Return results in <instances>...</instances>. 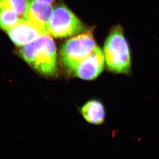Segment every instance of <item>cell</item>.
I'll use <instances>...</instances> for the list:
<instances>
[{
	"label": "cell",
	"instance_id": "6da1fadb",
	"mask_svg": "<svg viewBox=\"0 0 159 159\" xmlns=\"http://www.w3.org/2000/svg\"><path fill=\"white\" fill-rule=\"evenodd\" d=\"M20 54L30 66L39 73L47 75H53L56 73V47L50 35H43L23 46Z\"/></svg>",
	"mask_w": 159,
	"mask_h": 159
},
{
	"label": "cell",
	"instance_id": "7a4b0ae2",
	"mask_svg": "<svg viewBox=\"0 0 159 159\" xmlns=\"http://www.w3.org/2000/svg\"><path fill=\"white\" fill-rule=\"evenodd\" d=\"M103 52L109 70L116 73H129L131 69L130 52L120 25L111 30L104 44Z\"/></svg>",
	"mask_w": 159,
	"mask_h": 159
},
{
	"label": "cell",
	"instance_id": "3957f363",
	"mask_svg": "<svg viewBox=\"0 0 159 159\" xmlns=\"http://www.w3.org/2000/svg\"><path fill=\"white\" fill-rule=\"evenodd\" d=\"M96 46L91 30L66 41L60 52L62 61L66 69L74 73L78 64L93 51Z\"/></svg>",
	"mask_w": 159,
	"mask_h": 159
},
{
	"label": "cell",
	"instance_id": "277c9868",
	"mask_svg": "<svg viewBox=\"0 0 159 159\" xmlns=\"http://www.w3.org/2000/svg\"><path fill=\"white\" fill-rule=\"evenodd\" d=\"M86 30V26L63 4L54 8L48 26V35L58 38L80 34Z\"/></svg>",
	"mask_w": 159,
	"mask_h": 159
},
{
	"label": "cell",
	"instance_id": "5b68a950",
	"mask_svg": "<svg viewBox=\"0 0 159 159\" xmlns=\"http://www.w3.org/2000/svg\"><path fill=\"white\" fill-rule=\"evenodd\" d=\"M105 61L104 52L96 45L93 51L78 64L74 74L82 80H94L103 71Z\"/></svg>",
	"mask_w": 159,
	"mask_h": 159
},
{
	"label": "cell",
	"instance_id": "8992f818",
	"mask_svg": "<svg viewBox=\"0 0 159 159\" xmlns=\"http://www.w3.org/2000/svg\"><path fill=\"white\" fill-rule=\"evenodd\" d=\"M7 33L12 42L19 47L30 43L43 35H48L47 30L24 19L21 20Z\"/></svg>",
	"mask_w": 159,
	"mask_h": 159
},
{
	"label": "cell",
	"instance_id": "52a82bcc",
	"mask_svg": "<svg viewBox=\"0 0 159 159\" xmlns=\"http://www.w3.org/2000/svg\"><path fill=\"white\" fill-rule=\"evenodd\" d=\"M54 9L51 4L30 0L25 20L30 21L48 32V26Z\"/></svg>",
	"mask_w": 159,
	"mask_h": 159
},
{
	"label": "cell",
	"instance_id": "ba28073f",
	"mask_svg": "<svg viewBox=\"0 0 159 159\" xmlns=\"http://www.w3.org/2000/svg\"><path fill=\"white\" fill-rule=\"evenodd\" d=\"M81 113L87 122L99 125L105 119V110L102 103L98 100H91L81 108Z\"/></svg>",
	"mask_w": 159,
	"mask_h": 159
},
{
	"label": "cell",
	"instance_id": "9c48e42d",
	"mask_svg": "<svg viewBox=\"0 0 159 159\" xmlns=\"http://www.w3.org/2000/svg\"><path fill=\"white\" fill-rule=\"evenodd\" d=\"M22 20L16 12L0 2V28L7 32Z\"/></svg>",
	"mask_w": 159,
	"mask_h": 159
},
{
	"label": "cell",
	"instance_id": "30bf717a",
	"mask_svg": "<svg viewBox=\"0 0 159 159\" xmlns=\"http://www.w3.org/2000/svg\"><path fill=\"white\" fill-rule=\"evenodd\" d=\"M30 0H0L18 14L22 19H25Z\"/></svg>",
	"mask_w": 159,
	"mask_h": 159
},
{
	"label": "cell",
	"instance_id": "8fae6325",
	"mask_svg": "<svg viewBox=\"0 0 159 159\" xmlns=\"http://www.w3.org/2000/svg\"><path fill=\"white\" fill-rule=\"evenodd\" d=\"M33 1L38 2H41V3H46L48 4H51L52 3L55 1V0H33Z\"/></svg>",
	"mask_w": 159,
	"mask_h": 159
}]
</instances>
